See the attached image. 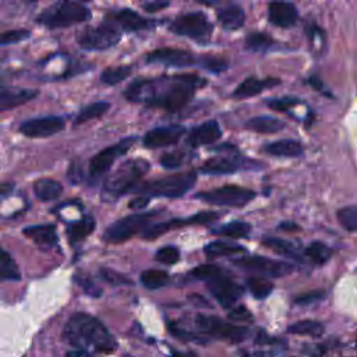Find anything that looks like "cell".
<instances>
[{"instance_id":"cell-1","label":"cell","mask_w":357,"mask_h":357,"mask_svg":"<svg viewBox=\"0 0 357 357\" xmlns=\"http://www.w3.org/2000/svg\"><path fill=\"white\" fill-rule=\"evenodd\" d=\"M205 84L206 81L204 78L192 74L141 78L132 81L126 88L124 96L130 102L160 107L167 112H177L184 107L191 100L195 91Z\"/></svg>"},{"instance_id":"cell-2","label":"cell","mask_w":357,"mask_h":357,"mask_svg":"<svg viewBox=\"0 0 357 357\" xmlns=\"http://www.w3.org/2000/svg\"><path fill=\"white\" fill-rule=\"evenodd\" d=\"M63 339L74 349L110 354L117 349V342L110 331L95 317L85 312L73 314L64 325Z\"/></svg>"},{"instance_id":"cell-3","label":"cell","mask_w":357,"mask_h":357,"mask_svg":"<svg viewBox=\"0 0 357 357\" xmlns=\"http://www.w3.org/2000/svg\"><path fill=\"white\" fill-rule=\"evenodd\" d=\"M151 165L145 159H128L112 172L103 183V198L117 199L121 195L132 191L148 173Z\"/></svg>"},{"instance_id":"cell-4","label":"cell","mask_w":357,"mask_h":357,"mask_svg":"<svg viewBox=\"0 0 357 357\" xmlns=\"http://www.w3.org/2000/svg\"><path fill=\"white\" fill-rule=\"evenodd\" d=\"M89 18L91 10L82 3L75 0H57L39 13L36 22L46 28L54 29L73 26L85 22Z\"/></svg>"},{"instance_id":"cell-5","label":"cell","mask_w":357,"mask_h":357,"mask_svg":"<svg viewBox=\"0 0 357 357\" xmlns=\"http://www.w3.org/2000/svg\"><path fill=\"white\" fill-rule=\"evenodd\" d=\"M197 183V173L194 170L176 173L166 176L153 181H146L138 184L132 191L138 194H145L149 197H167L178 198L188 192Z\"/></svg>"},{"instance_id":"cell-6","label":"cell","mask_w":357,"mask_h":357,"mask_svg":"<svg viewBox=\"0 0 357 357\" xmlns=\"http://www.w3.org/2000/svg\"><path fill=\"white\" fill-rule=\"evenodd\" d=\"M159 213H160L159 211H151V212H139V213L124 216L113 222L105 230L103 240L110 244H120L123 241H127L137 233L139 231L142 233Z\"/></svg>"},{"instance_id":"cell-7","label":"cell","mask_w":357,"mask_h":357,"mask_svg":"<svg viewBox=\"0 0 357 357\" xmlns=\"http://www.w3.org/2000/svg\"><path fill=\"white\" fill-rule=\"evenodd\" d=\"M121 39V28L114 22H102L96 26L82 29L77 36V43L84 50L99 52L116 46Z\"/></svg>"},{"instance_id":"cell-8","label":"cell","mask_w":357,"mask_h":357,"mask_svg":"<svg viewBox=\"0 0 357 357\" xmlns=\"http://www.w3.org/2000/svg\"><path fill=\"white\" fill-rule=\"evenodd\" d=\"M255 191L240 187V185H223L218 188H212L209 191H202L195 195L202 202L219 205V206H244L250 204L255 198Z\"/></svg>"},{"instance_id":"cell-9","label":"cell","mask_w":357,"mask_h":357,"mask_svg":"<svg viewBox=\"0 0 357 357\" xmlns=\"http://www.w3.org/2000/svg\"><path fill=\"white\" fill-rule=\"evenodd\" d=\"M197 325L206 335L213 336L220 340H225V342H230V343L243 342L250 336V331L247 326L234 325V324L226 322L218 317L198 315Z\"/></svg>"},{"instance_id":"cell-10","label":"cell","mask_w":357,"mask_h":357,"mask_svg":"<svg viewBox=\"0 0 357 357\" xmlns=\"http://www.w3.org/2000/svg\"><path fill=\"white\" fill-rule=\"evenodd\" d=\"M212 24L204 13H188L178 15L170 24V31L191 39H206L212 33Z\"/></svg>"},{"instance_id":"cell-11","label":"cell","mask_w":357,"mask_h":357,"mask_svg":"<svg viewBox=\"0 0 357 357\" xmlns=\"http://www.w3.org/2000/svg\"><path fill=\"white\" fill-rule=\"evenodd\" d=\"M233 264L244 271H250V272L259 273L262 276H269V278H280V276L289 275L294 269L291 264L261 257V255L241 257L234 259Z\"/></svg>"},{"instance_id":"cell-12","label":"cell","mask_w":357,"mask_h":357,"mask_svg":"<svg viewBox=\"0 0 357 357\" xmlns=\"http://www.w3.org/2000/svg\"><path fill=\"white\" fill-rule=\"evenodd\" d=\"M135 141L137 137H127L98 152L89 162V176L93 178L103 176L120 156L128 152Z\"/></svg>"},{"instance_id":"cell-13","label":"cell","mask_w":357,"mask_h":357,"mask_svg":"<svg viewBox=\"0 0 357 357\" xmlns=\"http://www.w3.org/2000/svg\"><path fill=\"white\" fill-rule=\"evenodd\" d=\"M219 216H220V213H218V212L202 211V212H198L197 215H192L188 218H177V219H170V220L160 222V223H151L142 231V237L146 240H151V238H156V237L165 234L166 231H169L172 229L183 227V226H188V225H208V223L216 220Z\"/></svg>"},{"instance_id":"cell-14","label":"cell","mask_w":357,"mask_h":357,"mask_svg":"<svg viewBox=\"0 0 357 357\" xmlns=\"http://www.w3.org/2000/svg\"><path fill=\"white\" fill-rule=\"evenodd\" d=\"M64 126V120L59 116H43L22 121L18 130L28 138H45L60 132Z\"/></svg>"},{"instance_id":"cell-15","label":"cell","mask_w":357,"mask_h":357,"mask_svg":"<svg viewBox=\"0 0 357 357\" xmlns=\"http://www.w3.org/2000/svg\"><path fill=\"white\" fill-rule=\"evenodd\" d=\"M208 289L211 294L220 303L222 307L230 308L243 294V287L234 280L220 275L212 280H208Z\"/></svg>"},{"instance_id":"cell-16","label":"cell","mask_w":357,"mask_h":357,"mask_svg":"<svg viewBox=\"0 0 357 357\" xmlns=\"http://www.w3.org/2000/svg\"><path fill=\"white\" fill-rule=\"evenodd\" d=\"M146 63L163 64L169 67H187L198 63V60L188 50L174 49V47H162L148 53Z\"/></svg>"},{"instance_id":"cell-17","label":"cell","mask_w":357,"mask_h":357,"mask_svg":"<svg viewBox=\"0 0 357 357\" xmlns=\"http://www.w3.org/2000/svg\"><path fill=\"white\" fill-rule=\"evenodd\" d=\"M185 132V128L183 126L174 124V126H166V127H156L153 130H149L144 137V146L145 148H162L176 144L183 134Z\"/></svg>"},{"instance_id":"cell-18","label":"cell","mask_w":357,"mask_h":357,"mask_svg":"<svg viewBox=\"0 0 357 357\" xmlns=\"http://www.w3.org/2000/svg\"><path fill=\"white\" fill-rule=\"evenodd\" d=\"M269 22L279 28H289L297 22L298 11L289 0H273L268 7Z\"/></svg>"},{"instance_id":"cell-19","label":"cell","mask_w":357,"mask_h":357,"mask_svg":"<svg viewBox=\"0 0 357 357\" xmlns=\"http://www.w3.org/2000/svg\"><path fill=\"white\" fill-rule=\"evenodd\" d=\"M22 234L43 250L54 248L59 243L57 230L53 223H43V225H33V226L24 227Z\"/></svg>"},{"instance_id":"cell-20","label":"cell","mask_w":357,"mask_h":357,"mask_svg":"<svg viewBox=\"0 0 357 357\" xmlns=\"http://www.w3.org/2000/svg\"><path fill=\"white\" fill-rule=\"evenodd\" d=\"M112 20L114 24H117L121 29L130 31V32H137V31H144V29H151L155 26V21L148 20L138 13L130 10V8H121L116 13L112 14Z\"/></svg>"},{"instance_id":"cell-21","label":"cell","mask_w":357,"mask_h":357,"mask_svg":"<svg viewBox=\"0 0 357 357\" xmlns=\"http://www.w3.org/2000/svg\"><path fill=\"white\" fill-rule=\"evenodd\" d=\"M35 96H38L36 89L0 86V113L15 109L24 103H28Z\"/></svg>"},{"instance_id":"cell-22","label":"cell","mask_w":357,"mask_h":357,"mask_svg":"<svg viewBox=\"0 0 357 357\" xmlns=\"http://www.w3.org/2000/svg\"><path fill=\"white\" fill-rule=\"evenodd\" d=\"M222 135L220 126L216 120L205 121L195 128H192L188 134L187 142L192 146H201V145H209L216 142Z\"/></svg>"},{"instance_id":"cell-23","label":"cell","mask_w":357,"mask_h":357,"mask_svg":"<svg viewBox=\"0 0 357 357\" xmlns=\"http://www.w3.org/2000/svg\"><path fill=\"white\" fill-rule=\"evenodd\" d=\"M241 167H243V163L237 156L225 155V156H215L208 159L201 166V172L206 174H229V173L237 172Z\"/></svg>"},{"instance_id":"cell-24","label":"cell","mask_w":357,"mask_h":357,"mask_svg":"<svg viewBox=\"0 0 357 357\" xmlns=\"http://www.w3.org/2000/svg\"><path fill=\"white\" fill-rule=\"evenodd\" d=\"M280 81L278 78H264V79H258L255 77H248L245 78L233 92V96L237 99H247L251 96H255L258 93H261L262 91L278 85Z\"/></svg>"},{"instance_id":"cell-25","label":"cell","mask_w":357,"mask_h":357,"mask_svg":"<svg viewBox=\"0 0 357 357\" xmlns=\"http://www.w3.org/2000/svg\"><path fill=\"white\" fill-rule=\"evenodd\" d=\"M216 17H218L219 24L225 29H230V31H236V29L241 28L244 25V21H245V13L237 4L222 6L216 11Z\"/></svg>"},{"instance_id":"cell-26","label":"cell","mask_w":357,"mask_h":357,"mask_svg":"<svg viewBox=\"0 0 357 357\" xmlns=\"http://www.w3.org/2000/svg\"><path fill=\"white\" fill-rule=\"evenodd\" d=\"M264 151L272 156L279 158H296L304 152L303 145L294 139H280L269 142L264 146Z\"/></svg>"},{"instance_id":"cell-27","label":"cell","mask_w":357,"mask_h":357,"mask_svg":"<svg viewBox=\"0 0 357 357\" xmlns=\"http://www.w3.org/2000/svg\"><path fill=\"white\" fill-rule=\"evenodd\" d=\"M33 192L38 199L47 202L57 199L63 192V187L56 180L42 177L33 183Z\"/></svg>"},{"instance_id":"cell-28","label":"cell","mask_w":357,"mask_h":357,"mask_svg":"<svg viewBox=\"0 0 357 357\" xmlns=\"http://www.w3.org/2000/svg\"><path fill=\"white\" fill-rule=\"evenodd\" d=\"M245 127L255 132L272 134V132H278V131L283 130L284 123L282 120L271 117V116H257V117L247 120Z\"/></svg>"},{"instance_id":"cell-29","label":"cell","mask_w":357,"mask_h":357,"mask_svg":"<svg viewBox=\"0 0 357 357\" xmlns=\"http://www.w3.org/2000/svg\"><path fill=\"white\" fill-rule=\"evenodd\" d=\"M95 230V219L92 216H84L82 219L73 222L67 227V234L71 243L86 238Z\"/></svg>"},{"instance_id":"cell-30","label":"cell","mask_w":357,"mask_h":357,"mask_svg":"<svg viewBox=\"0 0 357 357\" xmlns=\"http://www.w3.org/2000/svg\"><path fill=\"white\" fill-rule=\"evenodd\" d=\"M21 279V272L11 257L4 248L0 247V282H18Z\"/></svg>"},{"instance_id":"cell-31","label":"cell","mask_w":357,"mask_h":357,"mask_svg":"<svg viewBox=\"0 0 357 357\" xmlns=\"http://www.w3.org/2000/svg\"><path fill=\"white\" fill-rule=\"evenodd\" d=\"M205 254L211 258L216 257H227V255H236L240 252H244L245 248L236 244V243H227V241H211L204 248Z\"/></svg>"},{"instance_id":"cell-32","label":"cell","mask_w":357,"mask_h":357,"mask_svg":"<svg viewBox=\"0 0 357 357\" xmlns=\"http://www.w3.org/2000/svg\"><path fill=\"white\" fill-rule=\"evenodd\" d=\"M324 325L318 321H312V319H304V321H298L291 324L287 328V332L294 333V335H300V336H311V337H319L321 335H324Z\"/></svg>"},{"instance_id":"cell-33","label":"cell","mask_w":357,"mask_h":357,"mask_svg":"<svg viewBox=\"0 0 357 357\" xmlns=\"http://www.w3.org/2000/svg\"><path fill=\"white\" fill-rule=\"evenodd\" d=\"M262 245L271 248L276 254L300 259L298 250H297V247L291 241H287V240H283V238H278V237H266V238L262 240Z\"/></svg>"},{"instance_id":"cell-34","label":"cell","mask_w":357,"mask_h":357,"mask_svg":"<svg viewBox=\"0 0 357 357\" xmlns=\"http://www.w3.org/2000/svg\"><path fill=\"white\" fill-rule=\"evenodd\" d=\"M251 231V226L247 222L243 220H234L230 223H226L218 229L213 230L215 234L225 236V237H231V238H243L247 237Z\"/></svg>"},{"instance_id":"cell-35","label":"cell","mask_w":357,"mask_h":357,"mask_svg":"<svg viewBox=\"0 0 357 357\" xmlns=\"http://www.w3.org/2000/svg\"><path fill=\"white\" fill-rule=\"evenodd\" d=\"M110 107V105L107 102H103V100H98V102H93L85 107H82L78 113V116L75 117L74 120V124H84L92 119H96V117H100L102 114H105L107 112V109Z\"/></svg>"},{"instance_id":"cell-36","label":"cell","mask_w":357,"mask_h":357,"mask_svg":"<svg viewBox=\"0 0 357 357\" xmlns=\"http://www.w3.org/2000/svg\"><path fill=\"white\" fill-rule=\"evenodd\" d=\"M247 287L255 298L262 300L272 293L273 283L265 276H251L247 279Z\"/></svg>"},{"instance_id":"cell-37","label":"cell","mask_w":357,"mask_h":357,"mask_svg":"<svg viewBox=\"0 0 357 357\" xmlns=\"http://www.w3.org/2000/svg\"><path fill=\"white\" fill-rule=\"evenodd\" d=\"M169 282V275L160 269H146L141 273V283L148 290H156L163 287Z\"/></svg>"},{"instance_id":"cell-38","label":"cell","mask_w":357,"mask_h":357,"mask_svg":"<svg viewBox=\"0 0 357 357\" xmlns=\"http://www.w3.org/2000/svg\"><path fill=\"white\" fill-rule=\"evenodd\" d=\"M305 255L310 261H312L317 265H324L329 261L332 255V250L322 241H314L305 248Z\"/></svg>"},{"instance_id":"cell-39","label":"cell","mask_w":357,"mask_h":357,"mask_svg":"<svg viewBox=\"0 0 357 357\" xmlns=\"http://www.w3.org/2000/svg\"><path fill=\"white\" fill-rule=\"evenodd\" d=\"M132 68L130 66H117V67H109L102 71L100 81L106 85H116L121 81H124L130 74Z\"/></svg>"},{"instance_id":"cell-40","label":"cell","mask_w":357,"mask_h":357,"mask_svg":"<svg viewBox=\"0 0 357 357\" xmlns=\"http://www.w3.org/2000/svg\"><path fill=\"white\" fill-rule=\"evenodd\" d=\"M273 46V39L264 32H254L245 38V47L251 52H266Z\"/></svg>"},{"instance_id":"cell-41","label":"cell","mask_w":357,"mask_h":357,"mask_svg":"<svg viewBox=\"0 0 357 357\" xmlns=\"http://www.w3.org/2000/svg\"><path fill=\"white\" fill-rule=\"evenodd\" d=\"M191 159V153L187 151H173V152H167L165 155H162L160 158V165L166 169H176L183 166L184 163H187Z\"/></svg>"},{"instance_id":"cell-42","label":"cell","mask_w":357,"mask_h":357,"mask_svg":"<svg viewBox=\"0 0 357 357\" xmlns=\"http://www.w3.org/2000/svg\"><path fill=\"white\" fill-rule=\"evenodd\" d=\"M339 223L349 231H357V206L347 205L337 211Z\"/></svg>"},{"instance_id":"cell-43","label":"cell","mask_w":357,"mask_h":357,"mask_svg":"<svg viewBox=\"0 0 357 357\" xmlns=\"http://www.w3.org/2000/svg\"><path fill=\"white\" fill-rule=\"evenodd\" d=\"M220 275H225L223 269L218 265H211V264L199 265L194 268L191 272V276H194L198 280H212Z\"/></svg>"},{"instance_id":"cell-44","label":"cell","mask_w":357,"mask_h":357,"mask_svg":"<svg viewBox=\"0 0 357 357\" xmlns=\"http://www.w3.org/2000/svg\"><path fill=\"white\" fill-rule=\"evenodd\" d=\"M99 276L102 280H105L106 283L109 284H113V286H123V284H132V282L130 280V278H127L126 275L117 272V271H113V269H109V268H100L99 269Z\"/></svg>"},{"instance_id":"cell-45","label":"cell","mask_w":357,"mask_h":357,"mask_svg":"<svg viewBox=\"0 0 357 357\" xmlns=\"http://www.w3.org/2000/svg\"><path fill=\"white\" fill-rule=\"evenodd\" d=\"M29 36H31V32L28 29H11V31L0 32V47L22 42Z\"/></svg>"},{"instance_id":"cell-46","label":"cell","mask_w":357,"mask_h":357,"mask_svg":"<svg viewBox=\"0 0 357 357\" xmlns=\"http://www.w3.org/2000/svg\"><path fill=\"white\" fill-rule=\"evenodd\" d=\"M155 259L165 265H173L180 259V251L174 245H166L156 251Z\"/></svg>"},{"instance_id":"cell-47","label":"cell","mask_w":357,"mask_h":357,"mask_svg":"<svg viewBox=\"0 0 357 357\" xmlns=\"http://www.w3.org/2000/svg\"><path fill=\"white\" fill-rule=\"evenodd\" d=\"M300 100L294 96H283V98H275V99H269L266 102V105L276 110V112H289L293 106L298 105Z\"/></svg>"},{"instance_id":"cell-48","label":"cell","mask_w":357,"mask_h":357,"mask_svg":"<svg viewBox=\"0 0 357 357\" xmlns=\"http://www.w3.org/2000/svg\"><path fill=\"white\" fill-rule=\"evenodd\" d=\"M227 317L234 321V322H251L252 314L244 307V305H236V307H230Z\"/></svg>"},{"instance_id":"cell-49","label":"cell","mask_w":357,"mask_h":357,"mask_svg":"<svg viewBox=\"0 0 357 357\" xmlns=\"http://www.w3.org/2000/svg\"><path fill=\"white\" fill-rule=\"evenodd\" d=\"M201 66L212 73H222L227 68V63L223 59H218V57H202L199 60Z\"/></svg>"},{"instance_id":"cell-50","label":"cell","mask_w":357,"mask_h":357,"mask_svg":"<svg viewBox=\"0 0 357 357\" xmlns=\"http://www.w3.org/2000/svg\"><path fill=\"white\" fill-rule=\"evenodd\" d=\"M75 282H77V284H79V286L84 289V291H85L86 294L92 296V297H99V296L102 294V290H100V289L93 283V280H92L91 278H88V276L78 275V276H75Z\"/></svg>"},{"instance_id":"cell-51","label":"cell","mask_w":357,"mask_h":357,"mask_svg":"<svg viewBox=\"0 0 357 357\" xmlns=\"http://www.w3.org/2000/svg\"><path fill=\"white\" fill-rule=\"evenodd\" d=\"M170 331H172V333H173L176 337H178V339L191 340V342H204V340L199 339L195 333H191V332H188V331H184V329L176 326V325H170Z\"/></svg>"},{"instance_id":"cell-52","label":"cell","mask_w":357,"mask_h":357,"mask_svg":"<svg viewBox=\"0 0 357 357\" xmlns=\"http://www.w3.org/2000/svg\"><path fill=\"white\" fill-rule=\"evenodd\" d=\"M169 4H170V0H152L144 4V10L146 13H156L169 7Z\"/></svg>"},{"instance_id":"cell-53","label":"cell","mask_w":357,"mask_h":357,"mask_svg":"<svg viewBox=\"0 0 357 357\" xmlns=\"http://www.w3.org/2000/svg\"><path fill=\"white\" fill-rule=\"evenodd\" d=\"M149 199L151 197L149 195H145V194H139L138 197H135L134 199L130 201L128 204V208L130 209H134V211H139V209H144L148 204H149Z\"/></svg>"},{"instance_id":"cell-54","label":"cell","mask_w":357,"mask_h":357,"mask_svg":"<svg viewBox=\"0 0 357 357\" xmlns=\"http://www.w3.org/2000/svg\"><path fill=\"white\" fill-rule=\"evenodd\" d=\"M322 297H324L322 291H310V293H305V294L297 297L296 303L297 304H310V303H315V301L321 300Z\"/></svg>"},{"instance_id":"cell-55","label":"cell","mask_w":357,"mask_h":357,"mask_svg":"<svg viewBox=\"0 0 357 357\" xmlns=\"http://www.w3.org/2000/svg\"><path fill=\"white\" fill-rule=\"evenodd\" d=\"M68 177H70V180H71L73 183L81 181V169H79V166H70Z\"/></svg>"},{"instance_id":"cell-56","label":"cell","mask_w":357,"mask_h":357,"mask_svg":"<svg viewBox=\"0 0 357 357\" xmlns=\"http://www.w3.org/2000/svg\"><path fill=\"white\" fill-rule=\"evenodd\" d=\"M11 190H13V184H10V183L0 184V199H1L4 195H7Z\"/></svg>"},{"instance_id":"cell-57","label":"cell","mask_w":357,"mask_h":357,"mask_svg":"<svg viewBox=\"0 0 357 357\" xmlns=\"http://www.w3.org/2000/svg\"><path fill=\"white\" fill-rule=\"evenodd\" d=\"M197 3H201V4H205V6H218V4H223L229 0H194Z\"/></svg>"},{"instance_id":"cell-58","label":"cell","mask_w":357,"mask_h":357,"mask_svg":"<svg viewBox=\"0 0 357 357\" xmlns=\"http://www.w3.org/2000/svg\"><path fill=\"white\" fill-rule=\"evenodd\" d=\"M279 229H284V230H297L298 226L293 222H282V225H279Z\"/></svg>"},{"instance_id":"cell-59","label":"cell","mask_w":357,"mask_h":357,"mask_svg":"<svg viewBox=\"0 0 357 357\" xmlns=\"http://www.w3.org/2000/svg\"><path fill=\"white\" fill-rule=\"evenodd\" d=\"M89 353L85 351V350H81V349H75L73 351H67V356H77V357H81V356H88Z\"/></svg>"},{"instance_id":"cell-60","label":"cell","mask_w":357,"mask_h":357,"mask_svg":"<svg viewBox=\"0 0 357 357\" xmlns=\"http://www.w3.org/2000/svg\"><path fill=\"white\" fill-rule=\"evenodd\" d=\"M7 77H10V73L6 71L4 68H0V86L3 85V82H4L6 79H8Z\"/></svg>"}]
</instances>
